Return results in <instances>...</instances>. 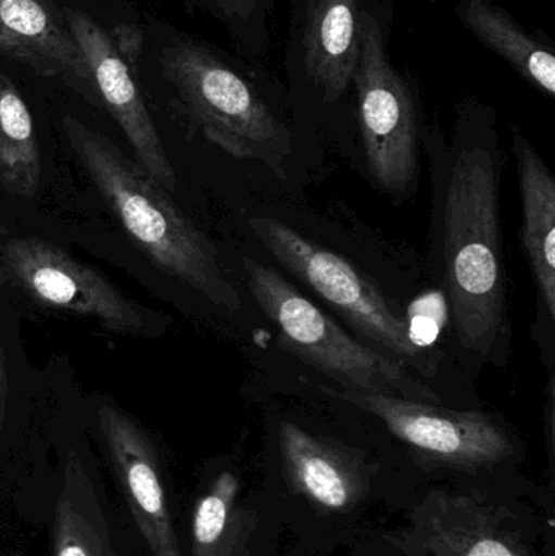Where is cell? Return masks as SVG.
I'll return each mask as SVG.
<instances>
[{
	"instance_id": "obj_12",
	"label": "cell",
	"mask_w": 555,
	"mask_h": 556,
	"mask_svg": "<svg viewBox=\"0 0 555 556\" xmlns=\"http://www.w3.org/2000/svg\"><path fill=\"white\" fill-rule=\"evenodd\" d=\"M62 13L87 59L98 108L108 111L121 127L133 147L137 165L165 191H175L178 181L175 168L123 52L87 13L74 9H65Z\"/></svg>"
},
{
	"instance_id": "obj_18",
	"label": "cell",
	"mask_w": 555,
	"mask_h": 556,
	"mask_svg": "<svg viewBox=\"0 0 555 556\" xmlns=\"http://www.w3.org/2000/svg\"><path fill=\"white\" fill-rule=\"evenodd\" d=\"M238 482L224 472L195 503L192 515L191 556H235L240 521L235 513Z\"/></svg>"
},
{
	"instance_id": "obj_7",
	"label": "cell",
	"mask_w": 555,
	"mask_h": 556,
	"mask_svg": "<svg viewBox=\"0 0 555 556\" xmlns=\"http://www.w3.org/2000/svg\"><path fill=\"white\" fill-rule=\"evenodd\" d=\"M20 506L45 525L49 556H149L97 460L77 444Z\"/></svg>"
},
{
	"instance_id": "obj_11",
	"label": "cell",
	"mask_w": 555,
	"mask_h": 556,
	"mask_svg": "<svg viewBox=\"0 0 555 556\" xmlns=\"http://www.w3.org/2000/svg\"><path fill=\"white\" fill-rule=\"evenodd\" d=\"M325 391L380 418L394 437L414 450L453 466H492L514 453L507 431L479 412L449 410L384 392Z\"/></svg>"
},
{
	"instance_id": "obj_5",
	"label": "cell",
	"mask_w": 555,
	"mask_h": 556,
	"mask_svg": "<svg viewBox=\"0 0 555 556\" xmlns=\"http://www.w3.org/2000/svg\"><path fill=\"white\" fill-rule=\"evenodd\" d=\"M248 285L257 306L279 329L283 345L344 389L384 392L440 404V397L407 371V366L362 345L303 296L277 270L244 260Z\"/></svg>"
},
{
	"instance_id": "obj_16",
	"label": "cell",
	"mask_w": 555,
	"mask_h": 556,
	"mask_svg": "<svg viewBox=\"0 0 555 556\" xmlns=\"http://www.w3.org/2000/svg\"><path fill=\"white\" fill-rule=\"evenodd\" d=\"M283 467L293 486L329 509H345L358 492V476L344 451L292 421L279 428Z\"/></svg>"
},
{
	"instance_id": "obj_14",
	"label": "cell",
	"mask_w": 555,
	"mask_h": 556,
	"mask_svg": "<svg viewBox=\"0 0 555 556\" xmlns=\"http://www.w3.org/2000/svg\"><path fill=\"white\" fill-rule=\"evenodd\" d=\"M456 18L489 51L544 97H555V48L546 33L530 31L494 0H456Z\"/></svg>"
},
{
	"instance_id": "obj_17",
	"label": "cell",
	"mask_w": 555,
	"mask_h": 556,
	"mask_svg": "<svg viewBox=\"0 0 555 556\" xmlns=\"http://www.w3.org/2000/svg\"><path fill=\"white\" fill-rule=\"evenodd\" d=\"M0 182L18 198H35L41 185V155L31 113L0 68Z\"/></svg>"
},
{
	"instance_id": "obj_20",
	"label": "cell",
	"mask_w": 555,
	"mask_h": 556,
	"mask_svg": "<svg viewBox=\"0 0 555 556\" xmlns=\"http://www.w3.org/2000/svg\"><path fill=\"white\" fill-rule=\"evenodd\" d=\"M463 556H515L514 552L492 535L478 534L468 539Z\"/></svg>"
},
{
	"instance_id": "obj_4",
	"label": "cell",
	"mask_w": 555,
	"mask_h": 556,
	"mask_svg": "<svg viewBox=\"0 0 555 556\" xmlns=\"http://www.w3.org/2000/svg\"><path fill=\"white\" fill-rule=\"evenodd\" d=\"M393 23V0L368 2L352 108L370 175L400 194L416 181L422 98L417 78L391 58Z\"/></svg>"
},
{
	"instance_id": "obj_1",
	"label": "cell",
	"mask_w": 555,
	"mask_h": 556,
	"mask_svg": "<svg viewBox=\"0 0 555 556\" xmlns=\"http://www.w3.org/2000/svg\"><path fill=\"white\" fill-rule=\"evenodd\" d=\"M446 293L459 343L489 356L507 332V285L499 212L495 111L466 98L456 108L443 204Z\"/></svg>"
},
{
	"instance_id": "obj_8",
	"label": "cell",
	"mask_w": 555,
	"mask_h": 556,
	"mask_svg": "<svg viewBox=\"0 0 555 556\" xmlns=\"http://www.w3.org/2000/svg\"><path fill=\"white\" fill-rule=\"evenodd\" d=\"M370 0H290L283 71L295 103L332 114L354 101Z\"/></svg>"
},
{
	"instance_id": "obj_2",
	"label": "cell",
	"mask_w": 555,
	"mask_h": 556,
	"mask_svg": "<svg viewBox=\"0 0 555 556\" xmlns=\"http://www.w3.org/2000/svg\"><path fill=\"white\" fill-rule=\"evenodd\" d=\"M160 72L209 142L286 178L293 130L283 113L286 93L267 65L176 33L162 46Z\"/></svg>"
},
{
	"instance_id": "obj_6",
	"label": "cell",
	"mask_w": 555,
	"mask_h": 556,
	"mask_svg": "<svg viewBox=\"0 0 555 556\" xmlns=\"http://www.w3.org/2000/svg\"><path fill=\"white\" fill-rule=\"evenodd\" d=\"M250 227L283 269L310 285L388 356L426 378L436 376V359L414 339L406 317L352 264L276 218H251Z\"/></svg>"
},
{
	"instance_id": "obj_9",
	"label": "cell",
	"mask_w": 555,
	"mask_h": 556,
	"mask_svg": "<svg viewBox=\"0 0 555 556\" xmlns=\"http://www.w3.org/2000/svg\"><path fill=\"white\" fill-rule=\"evenodd\" d=\"M3 276L41 306L90 317L108 332L152 337L159 316L130 300L108 277L38 238L10 240L0 251Z\"/></svg>"
},
{
	"instance_id": "obj_10",
	"label": "cell",
	"mask_w": 555,
	"mask_h": 556,
	"mask_svg": "<svg viewBox=\"0 0 555 556\" xmlns=\"http://www.w3.org/2000/svg\"><path fill=\"white\" fill-rule=\"evenodd\" d=\"M113 490L149 556H185L173 519L159 450L147 431L116 405L98 408Z\"/></svg>"
},
{
	"instance_id": "obj_21",
	"label": "cell",
	"mask_w": 555,
	"mask_h": 556,
	"mask_svg": "<svg viewBox=\"0 0 555 556\" xmlns=\"http://www.w3.org/2000/svg\"><path fill=\"white\" fill-rule=\"evenodd\" d=\"M420 2L436 3V2H437V0H420Z\"/></svg>"
},
{
	"instance_id": "obj_3",
	"label": "cell",
	"mask_w": 555,
	"mask_h": 556,
	"mask_svg": "<svg viewBox=\"0 0 555 556\" xmlns=\"http://www.w3.org/2000/svg\"><path fill=\"white\" fill-rule=\"evenodd\" d=\"M62 127L88 178L152 263L215 306L240 311V293L225 276L217 250L173 204L168 191L77 117L65 116Z\"/></svg>"
},
{
	"instance_id": "obj_13",
	"label": "cell",
	"mask_w": 555,
	"mask_h": 556,
	"mask_svg": "<svg viewBox=\"0 0 555 556\" xmlns=\"http://www.w3.org/2000/svg\"><path fill=\"white\" fill-rule=\"evenodd\" d=\"M0 54L36 75L58 78L98 106L90 67L64 13L48 0H0Z\"/></svg>"
},
{
	"instance_id": "obj_19",
	"label": "cell",
	"mask_w": 555,
	"mask_h": 556,
	"mask_svg": "<svg viewBox=\"0 0 555 556\" xmlns=\"http://www.w3.org/2000/svg\"><path fill=\"white\" fill-rule=\"evenodd\" d=\"M217 20L230 38L234 51L248 61L267 65L273 49L276 0H192Z\"/></svg>"
},
{
	"instance_id": "obj_15",
	"label": "cell",
	"mask_w": 555,
	"mask_h": 556,
	"mask_svg": "<svg viewBox=\"0 0 555 556\" xmlns=\"http://www.w3.org/2000/svg\"><path fill=\"white\" fill-rule=\"evenodd\" d=\"M514 152L524 212L525 254L537 281L540 300L555 317V179L527 137L514 127Z\"/></svg>"
}]
</instances>
